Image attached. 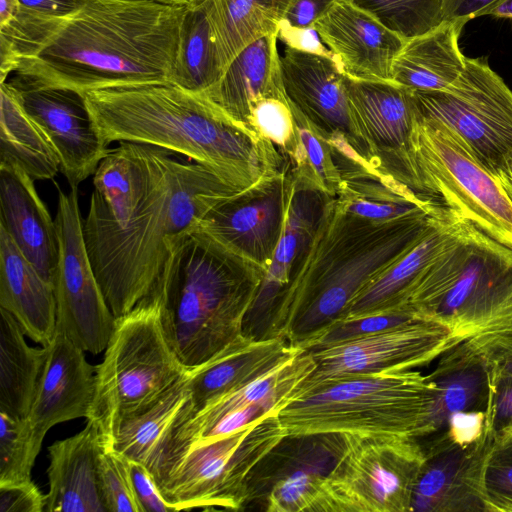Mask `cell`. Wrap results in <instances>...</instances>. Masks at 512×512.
Segmentation results:
<instances>
[{
	"instance_id": "obj_1",
	"label": "cell",
	"mask_w": 512,
	"mask_h": 512,
	"mask_svg": "<svg viewBox=\"0 0 512 512\" xmlns=\"http://www.w3.org/2000/svg\"><path fill=\"white\" fill-rule=\"evenodd\" d=\"M186 7L84 0L73 13L42 20L28 32L15 52L14 73L80 94L171 82Z\"/></svg>"
},
{
	"instance_id": "obj_2",
	"label": "cell",
	"mask_w": 512,
	"mask_h": 512,
	"mask_svg": "<svg viewBox=\"0 0 512 512\" xmlns=\"http://www.w3.org/2000/svg\"><path fill=\"white\" fill-rule=\"evenodd\" d=\"M82 95L107 144L127 141L182 154L237 190L289 164L274 144L233 120L205 93L167 82Z\"/></svg>"
},
{
	"instance_id": "obj_3",
	"label": "cell",
	"mask_w": 512,
	"mask_h": 512,
	"mask_svg": "<svg viewBox=\"0 0 512 512\" xmlns=\"http://www.w3.org/2000/svg\"><path fill=\"white\" fill-rule=\"evenodd\" d=\"M157 147L151 186L123 226L83 219L89 258L115 318L155 291L173 247L237 190L209 168Z\"/></svg>"
},
{
	"instance_id": "obj_4",
	"label": "cell",
	"mask_w": 512,
	"mask_h": 512,
	"mask_svg": "<svg viewBox=\"0 0 512 512\" xmlns=\"http://www.w3.org/2000/svg\"><path fill=\"white\" fill-rule=\"evenodd\" d=\"M434 213L375 223L349 214L333 198L304 263L274 311L267 338L283 337L304 349L341 319L368 282L423 236Z\"/></svg>"
},
{
	"instance_id": "obj_5",
	"label": "cell",
	"mask_w": 512,
	"mask_h": 512,
	"mask_svg": "<svg viewBox=\"0 0 512 512\" xmlns=\"http://www.w3.org/2000/svg\"><path fill=\"white\" fill-rule=\"evenodd\" d=\"M164 271L167 329L192 370L244 335L265 270L197 228L173 247Z\"/></svg>"
},
{
	"instance_id": "obj_6",
	"label": "cell",
	"mask_w": 512,
	"mask_h": 512,
	"mask_svg": "<svg viewBox=\"0 0 512 512\" xmlns=\"http://www.w3.org/2000/svg\"><path fill=\"white\" fill-rule=\"evenodd\" d=\"M448 212L447 238L401 308L446 326L460 342L512 334V249Z\"/></svg>"
},
{
	"instance_id": "obj_7",
	"label": "cell",
	"mask_w": 512,
	"mask_h": 512,
	"mask_svg": "<svg viewBox=\"0 0 512 512\" xmlns=\"http://www.w3.org/2000/svg\"><path fill=\"white\" fill-rule=\"evenodd\" d=\"M436 384L416 370L333 378L300 395L279 413L286 436L433 434Z\"/></svg>"
},
{
	"instance_id": "obj_8",
	"label": "cell",
	"mask_w": 512,
	"mask_h": 512,
	"mask_svg": "<svg viewBox=\"0 0 512 512\" xmlns=\"http://www.w3.org/2000/svg\"><path fill=\"white\" fill-rule=\"evenodd\" d=\"M166 287L116 318L96 366L95 395L86 420L98 428L105 449L126 421L149 409L188 370L167 329Z\"/></svg>"
},
{
	"instance_id": "obj_9",
	"label": "cell",
	"mask_w": 512,
	"mask_h": 512,
	"mask_svg": "<svg viewBox=\"0 0 512 512\" xmlns=\"http://www.w3.org/2000/svg\"><path fill=\"white\" fill-rule=\"evenodd\" d=\"M286 437L278 414L227 435L170 447L153 475L178 511L239 510L249 501V478Z\"/></svg>"
},
{
	"instance_id": "obj_10",
	"label": "cell",
	"mask_w": 512,
	"mask_h": 512,
	"mask_svg": "<svg viewBox=\"0 0 512 512\" xmlns=\"http://www.w3.org/2000/svg\"><path fill=\"white\" fill-rule=\"evenodd\" d=\"M412 155L421 195L512 249V204L497 178L446 127L418 111Z\"/></svg>"
},
{
	"instance_id": "obj_11",
	"label": "cell",
	"mask_w": 512,
	"mask_h": 512,
	"mask_svg": "<svg viewBox=\"0 0 512 512\" xmlns=\"http://www.w3.org/2000/svg\"><path fill=\"white\" fill-rule=\"evenodd\" d=\"M342 449L327 476L329 512H410L428 456L417 438L342 434Z\"/></svg>"
},
{
	"instance_id": "obj_12",
	"label": "cell",
	"mask_w": 512,
	"mask_h": 512,
	"mask_svg": "<svg viewBox=\"0 0 512 512\" xmlns=\"http://www.w3.org/2000/svg\"><path fill=\"white\" fill-rule=\"evenodd\" d=\"M412 91L418 113L446 127L492 174L512 153V90L485 61L467 57L444 91Z\"/></svg>"
},
{
	"instance_id": "obj_13",
	"label": "cell",
	"mask_w": 512,
	"mask_h": 512,
	"mask_svg": "<svg viewBox=\"0 0 512 512\" xmlns=\"http://www.w3.org/2000/svg\"><path fill=\"white\" fill-rule=\"evenodd\" d=\"M58 190L55 224L59 259L54 279L56 331L85 352L105 350L115 327L89 258L81 217L78 187Z\"/></svg>"
},
{
	"instance_id": "obj_14",
	"label": "cell",
	"mask_w": 512,
	"mask_h": 512,
	"mask_svg": "<svg viewBox=\"0 0 512 512\" xmlns=\"http://www.w3.org/2000/svg\"><path fill=\"white\" fill-rule=\"evenodd\" d=\"M280 71L290 105L329 142L340 172H377L352 121L345 74L334 58L285 46Z\"/></svg>"
},
{
	"instance_id": "obj_15",
	"label": "cell",
	"mask_w": 512,
	"mask_h": 512,
	"mask_svg": "<svg viewBox=\"0 0 512 512\" xmlns=\"http://www.w3.org/2000/svg\"><path fill=\"white\" fill-rule=\"evenodd\" d=\"M459 343L446 326L418 318L374 334L312 349L315 369L296 388L293 400L329 379L427 365Z\"/></svg>"
},
{
	"instance_id": "obj_16",
	"label": "cell",
	"mask_w": 512,
	"mask_h": 512,
	"mask_svg": "<svg viewBox=\"0 0 512 512\" xmlns=\"http://www.w3.org/2000/svg\"><path fill=\"white\" fill-rule=\"evenodd\" d=\"M293 189L289 163L217 203L198 228L266 272L284 231Z\"/></svg>"
},
{
	"instance_id": "obj_17",
	"label": "cell",
	"mask_w": 512,
	"mask_h": 512,
	"mask_svg": "<svg viewBox=\"0 0 512 512\" xmlns=\"http://www.w3.org/2000/svg\"><path fill=\"white\" fill-rule=\"evenodd\" d=\"M350 115L376 169L419 193L412 155L413 91L394 81L344 76Z\"/></svg>"
},
{
	"instance_id": "obj_18",
	"label": "cell",
	"mask_w": 512,
	"mask_h": 512,
	"mask_svg": "<svg viewBox=\"0 0 512 512\" xmlns=\"http://www.w3.org/2000/svg\"><path fill=\"white\" fill-rule=\"evenodd\" d=\"M30 117L55 147L70 187L94 175L109 152L84 96L63 88L38 86L18 77L10 81Z\"/></svg>"
},
{
	"instance_id": "obj_19",
	"label": "cell",
	"mask_w": 512,
	"mask_h": 512,
	"mask_svg": "<svg viewBox=\"0 0 512 512\" xmlns=\"http://www.w3.org/2000/svg\"><path fill=\"white\" fill-rule=\"evenodd\" d=\"M332 199L294 179L284 231L245 318V336L267 338L274 311L304 263Z\"/></svg>"
},
{
	"instance_id": "obj_20",
	"label": "cell",
	"mask_w": 512,
	"mask_h": 512,
	"mask_svg": "<svg viewBox=\"0 0 512 512\" xmlns=\"http://www.w3.org/2000/svg\"><path fill=\"white\" fill-rule=\"evenodd\" d=\"M313 27L346 76L392 81L393 62L406 40L371 15L349 0H338Z\"/></svg>"
},
{
	"instance_id": "obj_21",
	"label": "cell",
	"mask_w": 512,
	"mask_h": 512,
	"mask_svg": "<svg viewBox=\"0 0 512 512\" xmlns=\"http://www.w3.org/2000/svg\"><path fill=\"white\" fill-rule=\"evenodd\" d=\"M84 352L58 331L48 345L46 365L27 417L39 446L53 426L87 418L90 412L96 367L87 362Z\"/></svg>"
},
{
	"instance_id": "obj_22",
	"label": "cell",
	"mask_w": 512,
	"mask_h": 512,
	"mask_svg": "<svg viewBox=\"0 0 512 512\" xmlns=\"http://www.w3.org/2000/svg\"><path fill=\"white\" fill-rule=\"evenodd\" d=\"M494 437L486 422L482 437L463 448L450 446L428 454L414 487L411 511H484L480 480L484 460Z\"/></svg>"
},
{
	"instance_id": "obj_23",
	"label": "cell",
	"mask_w": 512,
	"mask_h": 512,
	"mask_svg": "<svg viewBox=\"0 0 512 512\" xmlns=\"http://www.w3.org/2000/svg\"><path fill=\"white\" fill-rule=\"evenodd\" d=\"M342 434L298 437V448L286 449L267 485L268 512H329L326 480L342 449Z\"/></svg>"
},
{
	"instance_id": "obj_24",
	"label": "cell",
	"mask_w": 512,
	"mask_h": 512,
	"mask_svg": "<svg viewBox=\"0 0 512 512\" xmlns=\"http://www.w3.org/2000/svg\"><path fill=\"white\" fill-rule=\"evenodd\" d=\"M0 226L53 285L59 259L55 220L38 195L34 180L17 166H0Z\"/></svg>"
},
{
	"instance_id": "obj_25",
	"label": "cell",
	"mask_w": 512,
	"mask_h": 512,
	"mask_svg": "<svg viewBox=\"0 0 512 512\" xmlns=\"http://www.w3.org/2000/svg\"><path fill=\"white\" fill-rule=\"evenodd\" d=\"M105 446L96 425L86 420L77 434L48 448L49 491L46 512H107L100 485L98 464Z\"/></svg>"
},
{
	"instance_id": "obj_26",
	"label": "cell",
	"mask_w": 512,
	"mask_h": 512,
	"mask_svg": "<svg viewBox=\"0 0 512 512\" xmlns=\"http://www.w3.org/2000/svg\"><path fill=\"white\" fill-rule=\"evenodd\" d=\"M300 350L283 337L241 336L206 363L188 370L193 413L265 375Z\"/></svg>"
},
{
	"instance_id": "obj_27",
	"label": "cell",
	"mask_w": 512,
	"mask_h": 512,
	"mask_svg": "<svg viewBox=\"0 0 512 512\" xmlns=\"http://www.w3.org/2000/svg\"><path fill=\"white\" fill-rule=\"evenodd\" d=\"M0 308L10 312L25 335L48 346L56 334L54 286L46 281L0 226Z\"/></svg>"
},
{
	"instance_id": "obj_28",
	"label": "cell",
	"mask_w": 512,
	"mask_h": 512,
	"mask_svg": "<svg viewBox=\"0 0 512 512\" xmlns=\"http://www.w3.org/2000/svg\"><path fill=\"white\" fill-rule=\"evenodd\" d=\"M315 366L311 351L302 349L265 375L210 401L177 426L166 451L172 446L198 439L232 410L265 403L280 412L293 400L294 391L314 371Z\"/></svg>"
},
{
	"instance_id": "obj_29",
	"label": "cell",
	"mask_w": 512,
	"mask_h": 512,
	"mask_svg": "<svg viewBox=\"0 0 512 512\" xmlns=\"http://www.w3.org/2000/svg\"><path fill=\"white\" fill-rule=\"evenodd\" d=\"M277 33L265 35L241 50L205 93L228 116L249 129L254 102L283 87Z\"/></svg>"
},
{
	"instance_id": "obj_30",
	"label": "cell",
	"mask_w": 512,
	"mask_h": 512,
	"mask_svg": "<svg viewBox=\"0 0 512 512\" xmlns=\"http://www.w3.org/2000/svg\"><path fill=\"white\" fill-rule=\"evenodd\" d=\"M464 19L444 20L405 41L392 66V81L414 91H444L462 74L466 56L459 47Z\"/></svg>"
},
{
	"instance_id": "obj_31",
	"label": "cell",
	"mask_w": 512,
	"mask_h": 512,
	"mask_svg": "<svg viewBox=\"0 0 512 512\" xmlns=\"http://www.w3.org/2000/svg\"><path fill=\"white\" fill-rule=\"evenodd\" d=\"M448 209L439 204L423 236L399 259L368 282L349 303L341 319L401 309L405 296L434 258L449 233Z\"/></svg>"
},
{
	"instance_id": "obj_32",
	"label": "cell",
	"mask_w": 512,
	"mask_h": 512,
	"mask_svg": "<svg viewBox=\"0 0 512 512\" xmlns=\"http://www.w3.org/2000/svg\"><path fill=\"white\" fill-rule=\"evenodd\" d=\"M192 413L187 371L149 409L123 423L111 448L143 464L154 475L175 429Z\"/></svg>"
},
{
	"instance_id": "obj_33",
	"label": "cell",
	"mask_w": 512,
	"mask_h": 512,
	"mask_svg": "<svg viewBox=\"0 0 512 512\" xmlns=\"http://www.w3.org/2000/svg\"><path fill=\"white\" fill-rule=\"evenodd\" d=\"M0 99V166H17L34 181L52 180L61 171L59 155L10 81L1 83Z\"/></svg>"
},
{
	"instance_id": "obj_34",
	"label": "cell",
	"mask_w": 512,
	"mask_h": 512,
	"mask_svg": "<svg viewBox=\"0 0 512 512\" xmlns=\"http://www.w3.org/2000/svg\"><path fill=\"white\" fill-rule=\"evenodd\" d=\"M7 310L0 308V411L27 418L48 357V346L31 347Z\"/></svg>"
},
{
	"instance_id": "obj_35",
	"label": "cell",
	"mask_w": 512,
	"mask_h": 512,
	"mask_svg": "<svg viewBox=\"0 0 512 512\" xmlns=\"http://www.w3.org/2000/svg\"><path fill=\"white\" fill-rule=\"evenodd\" d=\"M429 377L436 384L432 408L433 433L446 427L449 416L458 411L486 408L489 397V375L482 358L460 344L442 354Z\"/></svg>"
},
{
	"instance_id": "obj_36",
	"label": "cell",
	"mask_w": 512,
	"mask_h": 512,
	"mask_svg": "<svg viewBox=\"0 0 512 512\" xmlns=\"http://www.w3.org/2000/svg\"><path fill=\"white\" fill-rule=\"evenodd\" d=\"M336 198L349 214L375 223L432 214L439 205L379 172L345 178Z\"/></svg>"
},
{
	"instance_id": "obj_37",
	"label": "cell",
	"mask_w": 512,
	"mask_h": 512,
	"mask_svg": "<svg viewBox=\"0 0 512 512\" xmlns=\"http://www.w3.org/2000/svg\"><path fill=\"white\" fill-rule=\"evenodd\" d=\"M221 75L205 0H201L185 9L171 83L206 93Z\"/></svg>"
},
{
	"instance_id": "obj_38",
	"label": "cell",
	"mask_w": 512,
	"mask_h": 512,
	"mask_svg": "<svg viewBox=\"0 0 512 512\" xmlns=\"http://www.w3.org/2000/svg\"><path fill=\"white\" fill-rule=\"evenodd\" d=\"M222 74L257 39L277 33L280 21L253 0H205Z\"/></svg>"
},
{
	"instance_id": "obj_39",
	"label": "cell",
	"mask_w": 512,
	"mask_h": 512,
	"mask_svg": "<svg viewBox=\"0 0 512 512\" xmlns=\"http://www.w3.org/2000/svg\"><path fill=\"white\" fill-rule=\"evenodd\" d=\"M291 109L298 136V148L289 162L295 181L337 197L344 181L329 142L299 111Z\"/></svg>"
},
{
	"instance_id": "obj_40",
	"label": "cell",
	"mask_w": 512,
	"mask_h": 512,
	"mask_svg": "<svg viewBox=\"0 0 512 512\" xmlns=\"http://www.w3.org/2000/svg\"><path fill=\"white\" fill-rule=\"evenodd\" d=\"M404 40L422 35L444 21V0H349Z\"/></svg>"
},
{
	"instance_id": "obj_41",
	"label": "cell",
	"mask_w": 512,
	"mask_h": 512,
	"mask_svg": "<svg viewBox=\"0 0 512 512\" xmlns=\"http://www.w3.org/2000/svg\"><path fill=\"white\" fill-rule=\"evenodd\" d=\"M40 450L28 418L0 411V484L31 479Z\"/></svg>"
},
{
	"instance_id": "obj_42",
	"label": "cell",
	"mask_w": 512,
	"mask_h": 512,
	"mask_svg": "<svg viewBox=\"0 0 512 512\" xmlns=\"http://www.w3.org/2000/svg\"><path fill=\"white\" fill-rule=\"evenodd\" d=\"M249 126L291 161L298 148V136L295 118L283 87L254 102L250 110Z\"/></svg>"
},
{
	"instance_id": "obj_43",
	"label": "cell",
	"mask_w": 512,
	"mask_h": 512,
	"mask_svg": "<svg viewBox=\"0 0 512 512\" xmlns=\"http://www.w3.org/2000/svg\"><path fill=\"white\" fill-rule=\"evenodd\" d=\"M484 511H512V437L494 434L480 480Z\"/></svg>"
},
{
	"instance_id": "obj_44",
	"label": "cell",
	"mask_w": 512,
	"mask_h": 512,
	"mask_svg": "<svg viewBox=\"0 0 512 512\" xmlns=\"http://www.w3.org/2000/svg\"><path fill=\"white\" fill-rule=\"evenodd\" d=\"M99 485L107 512H143L136 496L127 457L105 449L98 464Z\"/></svg>"
},
{
	"instance_id": "obj_45",
	"label": "cell",
	"mask_w": 512,
	"mask_h": 512,
	"mask_svg": "<svg viewBox=\"0 0 512 512\" xmlns=\"http://www.w3.org/2000/svg\"><path fill=\"white\" fill-rule=\"evenodd\" d=\"M418 319L409 310H395L369 316L338 320L309 341L304 349H318L374 334Z\"/></svg>"
},
{
	"instance_id": "obj_46",
	"label": "cell",
	"mask_w": 512,
	"mask_h": 512,
	"mask_svg": "<svg viewBox=\"0 0 512 512\" xmlns=\"http://www.w3.org/2000/svg\"><path fill=\"white\" fill-rule=\"evenodd\" d=\"M486 428V411L466 410L451 414L447 420L446 434L432 442L426 450L435 452L440 449L456 446L467 448L475 444Z\"/></svg>"
},
{
	"instance_id": "obj_47",
	"label": "cell",
	"mask_w": 512,
	"mask_h": 512,
	"mask_svg": "<svg viewBox=\"0 0 512 512\" xmlns=\"http://www.w3.org/2000/svg\"><path fill=\"white\" fill-rule=\"evenodd\" d=\"M460 344L482 358L490 376L512 377V334L468 339Z\"/></svg>"
},
{
	"instance_id": "obj_48",
	"label": "cell",
	"mask_w": 512,
	"mask_h": 512,
	"mask_svg": "<svg viewBox=\"0 0 512 512\" xmlns=\"http://www.w3.org/2000/svg\"><path fill=\"white\" fill-rule=\"evenodd\" d=\"M485 411L496 434L512 437V377L489 375V397Z\"/></svg>"
},
{
	"instance_id": "obj_49",
	"label": "cell",
	"mask_w": 512,
	"mask_h": 512,
	"mask_svg": "<svg viewBox=\"0 0 512 512\" xmlns=\"http://www.w3.org/2000/svg\"><path fill=\"white\" fill-rule=\"evenodd\" d=\"M45 495L32 479L0 484V512H42Z\"/></svg>"
},
{
	"instance_id": "obj_50",
	"label": "cell",
	"mask_w": 512,
	"mask_h": 512,
	"mask_svg": "<svg viewBox=\"0 0 512 512\" xmlns=\"http://www.w3.org/2000/svg\"><path fill=\"white\" fill-rule=\"evenodd\" d=\"M130 472L134 490L143 512H177L161 494L151 472L141 463L130 460Z\"/></svg>"
},
{
	"instance_id": "obj_51",
	"label": "cell",
	"mask_w": 512,
	"mask_h": 512,
	"mask_svg": "<svg viewBox=\"0 0 512 512\" xmlns=\"http://www.w3.org/2000/svg\"><path fill=\"white\" fill-rule=\"evenodd\" d=\"M278 413L279 410L269 404L254 403L247 405L245 407L232 410L224 415L198 439L227 435L261 418Z\"/></svg>"
},
{
	"instance_id": "obj_52",
	"label": "cell",
	"mask_w": 512,
	"mask_h": 512,
	"mask_svg": "<svg viewBox=\"0 0 512 512\" xmlns=\"http://www.w3.org/2000/svg\"><path fill=\"white\" fill-rule=\"evenodd\" d=\"M278 40L297 50L333 57L314 27L296 28L281 21Z\"/></svg>"
},
{
	"instance_id": "obj_53",
	"label": "cell",
	"mask_w": 512,
	"mask_h": 512,
	"mask_svg": "<svg viewBox=\"0 0 512 512\" xmlns=\"http://www.w3.org/2000/svg\"><path fill=\"white\" fill-rule=\"evenodd\" d=\"M338 0H292L283 22L291 27H313L314 23Z\"/></svg>"
},
{
	"instance_id": "obj_54",
	"label": "cell",
	"mask_w": 512,
	"mask_h": 512,
	"mask_svg": "<svg viewBox=\"0 0 512 512\" xmlns=\"http://www.w3.org/2000/svg\"><path fill=\"white\" fill-rule=\"evenodd\" d=\"M84 0H19L20 11L41 18H61L76 11Z\"/></svg>"
},
{
	"instance_id": "obj_55",
	"label": "cell",
	"mask_w": 512,
	"mask_h": 512,
	"mask_svg": "<svg viewBox=\"0 0 512 512\" xmlns=\"http://www.w3.org/2000/svg\"><path fill=\"white\" fill-rule=\"evenodd\" d=\"M499 0H444V20L464 19L485 16L486 12Z\"/></svg>"
},
{
	"instance_id": "obj_56",
	"label": "cell",
	"mask_w": 512,
	"mask_h": 512,
	"mask_svg": "<svg viewBox=\"0 0 512 512\" xmlns=\"http://www.w3.org/2000/svg\"><path fill=\"white\" fill-rule=\"evenodd\" d=\"M493 175L499 181L506 197L512 204V153L502 160Z\"/></svg>"
},
{
	"instance_id": "obj_57",
	"label": "cell",
	"mask_w": 512,
	"mask_h": 512,
	"mask_svg": "<svg viewBox=\"0 0 512 512\" xmlns=\"http://www.w3.org/2000/svg\"><path fill=\"white\" fill-rule=\"evenodd\" d=\"M270 14H272L280 22L292 0H253Z\"/></svg>"
},
{
	"instance_id": "obj_58",
	"label": "cell",
	"mask_w": 512,
	"mask_h": 512,
	"mask_svg": "<svg viewBox=\"0 0 512 512\" xmlns=\"http://www.w3.org/2000/svg\"><path fill=\"white\" fill-rule=\"evenodd\" d=\"M19 10V0H0V27L11 22Z\"/></svg>"
},
{
	"instance_id": "obj_59",
	"label": "cell",
	"mask_w": 512,
	"mask_h": 512,
	"mask_svg": "<svg viewBox=\"0 0 512 512\" xmlns=\"http://www.w3.org/2000/svg\"><path fill=\"white\" fill-rule=\"evenodd\" d=\"M485 16L512 20V0H499L486 12Z\"/></svg>"
},
{
	"instance_id": "obj_60",
	"label": "cell",
	"mask_w": 512,
	"mask_h": 512,
	"mask_svg": "<svg viewBox=\"0 0 512 512\" xmlns=\"http://www.w3.org/2000/svg\"><path fill=\"white\" fill-rule=\"evenodd\" d=\"M149 1H154V2L167 4V5L185 6L186 7L191 4H195L201 0H149Z\"/></svg>"
}]
</instances>
